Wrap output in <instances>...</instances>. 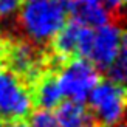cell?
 <instances>
[{
    "instance_id": "1",
    "label": "cell",
    "mask_w": 127,
    "mask_h": 127,
    "mask_svg": "<svg viewBox=\"0 0 127 127\" xmlns=\"http://www.w3.org/2000/svg\"><path fill=\"white\" fill-rule=\"evenodd\" d=\"M73 0H27L20 5V27L37 45L53 40L70 16Z\"/></svg>"
},
{
    "instance_id": "2",
    "label": "cell",
    "mask_w": 127,
    "mask_h": 127,
    "mask_svg": "<svg viewBox=\"0 0 127 127\" xmlns=\"http://www.w3.org/2000/svg\"><path fill=\"white\" fill-rule=\"evenodd\" d=\"M64 98L78 104H84L90 92L101 81L99 70L88 59L73 58L62 65L56 76Z\"/></svg>"
},
{
    "instance_id": "3",
    "label": "cell",
    "mask_w": 127,
    "mask_h": 127,
    "mask_svg": "<svg viewBox=\"0 0 127 127\" xmlns=\"http://www.w3.org/2000/svg\"><path fill=\"white\" fill-rule=\"evenodd\" d=\"M87 101L93 112V119L102 127H116L121 124L126 105L124 85L115 84L109 79L99 81L90 92Z\"/></svg>"
},
{
    "instance_id": "4",
    "label": "cell",
    "mask_w": 127,
    "mask_h": 127,
    "mask_svg": "<svg viewBox=\"0 0 127 127\" xmlns=\"http://www.w3.org/2000/svg\"><path fill=\"white\" fill-rule=\"evenodd\" d=\"M33 109V98L17 74L0 70V119H23Z\"/></svg>"
},
{
    "instance_id": "5",
    "label": "cell",
    "mask_w": 127,
    "mask_h": 127,
    "mask_svg": "<svg viewBox=\"0 0 127 127\" xmlns=\"http://www.w3.org/2000/svg\"><path fill=\"white\" fill-rule=\"evenodd\" d=\"M126 47V37L123 28L116 23H105L95 30L93 45L88 56L90 61L99 71H105L110 64L118 58L121 50Z\"/></svg>"
},
{
    "instance_id": "6",
    "label": "cell",
    "mask_w": 127,
    "mask_h": 127,
    "mask_svg": "<svg viewBox=\"0 0 127 127\" xmlns=\"http://www.w3.org/2000/svg\"><path fill=\"white\" fill-rule=\"evenodd\" d=\"M3 58H6L9 71L17 74L19 78H28L34 74L39 65V54L28 42H19L11 45L6 48Z\"/></svg>"
},
{
    "instance_id": "7",
    "label": "cell",
    "mask_w": 127,
    "mask_h": 127,
    "mask_svg": "<svg viewBox=\"0 0 127 127\" xmlns=\"http://www.w3.org/2000/svg\"><path fill=\"white\" fill-rule=\"evenodd\" d=\"M70 16L73 17L71 20L92 30L109 23L112 19V14L96 0H73Z\"/></svg>"
},
{
    "instance_id": "8",
    "label": "cell",
    "mask_w": 127,
    "mask_h": 127,
    "mask_svg": "<svg viewBox=\"0 0 127 127\" xmlns=\"http://www.w3.org/2000/svg\"><path fill=\"white\" fill-rule=\"evenodd\" d=\"M33 104H36L39 109L53 110L56 109L62 101L64 95L59 88L58 79L54 74L37 76L34 79V92L31 95Z\"/></svg>"
},
{
    "instance_id": "9",
    "label": "cell",
    "mask_w": 127,
    "mask_h": 127,
    "mask_svg": "<svg viewBox=\"0 0 127 127\" xmlns=\"http://www.w3.org/2000/svg\"><path fill=\"white\" fill-rule=\"evenodd\" d=\"M81 25L74 20L65 22L59 33L53 37V50L59 61L67 62L73 58H78V39H79Z\"/></svg>"
},
{
    "instance_id": "10",
    "label": "cell",
    "mask_w": 127,
    "mask_h": 127,
    "mask_svg": "<svg viewBox=\"0 0 127 127\" xmlns=\"http://www.w3.org/2000/svg\"><path fill=\"white\" fill-rule=\"evenodd\" d=\"M56 119L59 127H93L95 119L84 107L73 101H62L56 107Z\"/></svg>"
},
{
    "instance_id": "11",
    "label": "cell",
    "mask_w": 127,
    "mask_h": 127,
    "mask_svg": "<svg viewBox=\"0 0 127 127\" xmlns=\"http://www.w3.org/2000/svg\"><path fill=\"white\" fill-rule=\"evenodd\" d=\"M107 79L115 82V84L124 85L126 76H127V48L124 47L121 53L118 54V58L110 64V67L105 70Z\"/></svg>"
},
{
    "instance_id": "12",
    "label": "cell",
    "mask_w": 127,
    "mask_h": 127,
    "mask_svg": "<svg viewBox=\"0 0 127 127\" xmlns=\"http://www.w3.org/2000/svg\"><path fill=\"white\" fill-rule=\"evenodd\" d=\"M28 127H59L58 119L53 110L39 109L34 113H31L30 123H27Z\"/></svg>"
},
{
    "instance_id": "13",
    "label": "cell",
    "mask_w": 127,
    "mask_h": 127,
    "mask_svg": "<svg viewBox=\"0 0 127 127\" xmlns=\"http://www.w3.org/2000/svg\"><path fill=\"white\" fill-rule=\"evenodd\" d=\"M93 36H95V30L81 25L79 39H78V58L88 59L92 51V45H93Z\"/></svg>"
},
{
    "instance_id": "14",
    "label": "cell",
    "mask_w": 127,
    "mask_h": 127,
    "mask_svg": "<svg viewBox=\"0 0 127 127\" xmlns=\"http://www.w3.org/2000/svg\"><path fill=\"white\" fill-rule=\"evenodd\" d=\"M22 0H0V19H9L20 9Z\"/></svg>"
},
{
    "instance_id": "15",
    "label": "cell",
    "mask_w": 127,
    "mask_h": 127,
    "mask_svg": "<svg viewBox=\"0 0 127 127\" xmlns=\"http://www.w3.org/2000/svg\"><path fill=\"white\" fill-rule=\"evenodd\" d=\"M96 2H98L99 5H102L104 8L110 12V14L121 11L123 5H124V0H96Z\"/></svg>"
},
{
    "instance_id": "16",
    "label": "cell",
    "mask_w": 127,
    "mask_h": 127,
    "mask_svg": "<svg viewBox=\"0 0 127 127\" xmlns=\"http://www.w3.org/2000/svg\"><path fill=\"white\" fill-rule=\"evenodd\" d=\"M6 127H28V124L23 119H12V121L6 123Z\"/></svg>"
},
{
    "instance_id": "17",
    "label": "cell",
    "mask_w": 127,
    "mask_h": 127,
    "mask_svg": "<svg viewBox=\"0 0 127 127\" xmlns=\"http://www.w3.org/2000/svg\"><path fill=\"white\" fill-rule=\"evenodd\" d=\"M5 51H6V45H5V40H3L2 34H0V59H3Z\"/></svg>"
},
{
    "instance_id": "18",
    "label": "cell",
    "mask_w": 127,
    "mask_h": 127,
    "mask_svg": "<svg viewBox=\"0 0 127 127\" xmlns=\"http://www.w3.org/2000/svg\"><path fill=\"white\" fill-rule=\"evenodd\" d=\"M6 123H8V121H5V119H0V127H6Z\"/></svg>"
},
{
    "instance_id": "19",
    "label": "cell",
    "mask_w": 127,
    "mask_h": 127,
    "mask_svg": "<svg viewBox=\"0 0 127 127\" xmlns=\"http://www.w3.org/2000/svg\"><path fill=\"white\" fill-rule=\"evenodd\" d=\"M116 127H126V126H124V124H118Z\"/></svg>"
}]
</instances>
